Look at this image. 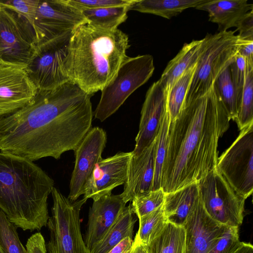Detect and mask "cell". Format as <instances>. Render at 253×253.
<instances>
[{"label":"cell","mask_w":253,"mask_h":253,"mask_svg":"<svg viewBox=\"0 0 253 253\" xmlns=\"http://www.w3.org/2000/svg\"><path fill=\"white\" fill-rule=\"evenodd\" d=\"M72 32L38 45L25 70L38 90H48L70 81L63 62Z\"/></svg>","instance_id":"obj_11"},{"label":"cell","mask_w":253,"mask_h":253,"mask_svg":"<svg viewBox=\"0 0 253 253\" xmlns=\"http://www.w3.org/2000/svg\"><path fill=\"white\" fill-rule=\"evenodd\" d=\"M229 67L232 81L236 91L240 107L246 76V60L238 53L230 64Z\"/></svg>","instance_id":"obj_35"},{"label":"cell","mask_w":253,"mask_h":253,"mask_svg":"<svg viewBox=\"0 0 253 253\" xmlns=\"http://www.w3.org/2000/svg\"><path fill=\"white\" fill-rule=\"evenodd\" d=\"M0 246L3 253H27L19 239L16 227L0 209Z\"/></svg>","instance_id":"obj_32"},{"label":"cell","mask_w":253,"mask_h":253,"mask_svg":"<svg viewBox=\"0 0 253 253\" xmlns=\"http://www.w3.org/2000/svg\"><path fill=\"white\" fill-rule=\"evenodd\" d=\"M38 90L25 69L0 64V119L30 104Z\"/></svg>","instance_id":"obj_14"},{"label":"cell","mask_w":253,"mask_h":253,"mask_svg":"<svg viewBox=\"0 0 253 253\" xmlns=\"http://www.w3.org/2000/svg\"><path fill=\"white\" fill-rule=\"evenodd\" d=\"M106 141V133L103 129L98 126L91 127L74 151L75 163L67 198L71 202L77 200L84 194L86 182L95 165L102 159Z\"/></svg>","instance_id":"obj_13"},{"label":"cell","mask_w":253,"mask_h":253,"mask_svg":"<svg viewBox=\"0 0 253 253\" xmlns=\"http://www.w3.org/2000/svg\"><path fill=\"white\" fill-rule=\"evenodd\" d=\"M170 123L169 114L166 110L157 136L155 172L152 190L161 188L162 172L167 153Z\"/></svg>","instance_id":"obj_31"},{"label":"cell","mask_w":253,"mask_h":253,"mask_svg":"<svg viewBox=\"0 0 253 253\" xmlns=\"http://www.w3.org/2000/svg\"><path fill=\"white\" fill-rule=\"evenodd\" d=\"M37 46L32 25L0 5V64L25 69Z\"/></svg>","instance_id":"obj_9"},{"label":"cell","mask_w":253,"mask_h":253,"mask_svg":"<svg viewBox=\"0 0 253 253\" xmlns=\"http://www.w3.org/2000/svg\"><path fill=\"white\" fill-rule=\"evenodd\" d=\"M199 197L198 182L166 193L163 209L168 221L183 226Z\"/></svg>","instance_id":"obj_22"},{"label":"cell","mask_w":253,"mask_h":253,"mask_svg":"<svg viewBox=\"0 0 253 253\" xmlns=\"http://www.w3.org/2000/svg\"><path fill=\"white\" fill-rule=\"evenodd\" d=\"M198 184L201 202L212 219L225 226L242 225L246 199L235 192L216 168Z\"/></svg>","instance_id":"obj_8"},{"label":"cell","mask_w":253,"mask_h":253,"mask_svg":"<svg viewBox=\"0 0 253 253\" xmlns=\"http://www.w3.org/2000/svg\"><path fill=\"white\" fill-rule=\"evenodd\" d=\"M72 5L81 10L127 6L134 4L137 0H66Z\"/></svg>","instance_id":"obj_37"},{"label":"cell","mask_w":253,"mask_h":253,"mask_svg":"<svg viewBox=\"0 0 253 253\" xmlns=\"http://www.w3.org/2000/svg\"><path fill=\"white\" fill-rule=\"evenodd\" d=\"M131 155V152H120L100 160L85 184L83 197L96 200L111 194L115 188L124 184Z\"/></svg>","instance_id":"obj_15"},{"label":"cell","mask_w":253,"mask_h":253,"mask_svg":"<svg viewBox=\"0 0 253 253\" xmlns=\"http://www.w3.org/2000/svg\"><path fill=\"white\" fill-rule=\"evenodd\" d=\"M236 31L242 39H253V10L246 14L238 22Z\"/></svg>","instance_id":"obj_38"},{"label":"cell","mask_w":253,"mask_h":253,"mask_svg":"<svg viewBox=\"0 0 253 253\" xmlns=\"http://www.w3.org/2000/svg\"><path fill=\"white\" fill-rule=\"evenodd\" d=\"M241 243L239 227L225 225L223 231L217 239L211 253H235Z\"/></svg>","instance_id":"obj_34"},{"label":"cell","mask_w":253,"mask_h":253,"mask_svg":"<svg viewBox=\"0 0 253 253\" xmlns=\"http://www.w3.org/2000/svg\"><path fill=\"white\" fill-rule=\"evenodd\" d=\"M211 34L184 44L176 55L168 64L159 80L166 97L171 87L182 74L198 62L210 40Z\"/></svg>","instance_id":"obj_20"},{"label":"cell","mask_w":253,"mask_h":253,"mask_svg":"<svg viewBox=\"0 0 253 253\" xmlns=\"http://www.w3.org/2000/svg\"><path fill=\"white\" fill-rule=\"evenodd\" d=\"M86 23L82 11L66 0H39L33 25L37 46Z\"/></svg>","instance_id":"obj_12"},{"label":"cell","mask_w":253,"mask_h":253,"mask_svg":"<svg viewBox=\"0 0 253 253\" xmlns=\"http://www.w3.org/2000/svg\"><path fill=\"white\" fill-rule=\"evenodd\" d=\"M0 253H3V252L0 246Z\"/></svg>","instance_id":"obj_44"},{"label":"cell","mask_w":253,"mask_h":253,"mask_svg":"<svg viewBox=\"0 0 253 253\" xmlns=\"http://www.w3.org/2000/svg\"><path fill=\"white\" fill-rule=\"evenodd\" d=\"M183 226L186 234L185 253H211L225 226L207 214L199 197Z\"/></svg>","instance_id":"obj_16"},{"label":"cell","mask_w":253,"mask_h":253,"mask_svg":"<svg viewBox=\"0 0 253 253\" xmlns=\"http://www.w3.org/2000/svg\"><path fill=\"white\" fill-rule=\"evenodd\" d=\"M240 39L238 53L246 59L247 65H253V39Z\"/></svg>","instance_id":"obj_40"},{"label":"cell","mask_w":253,"mask_h":253,"mask_svg":"<svg viewBox=\"0 0 253 253\" xmlns=\"http://www.w3.org/2000/svg\"><path fill=\"white\" fill-rule=\"evenodd\" d=\"M120 195L112 193L93 200L90 208L84 242L90 251L105 236L125 208Z\"/></svg>","instance_id":"obj_18"},{"label":"cell","mask_w":253,"mask_h":253,"mask_svg":"<svg viewBox=\"0 0 253 253\" xmlns=\"http://www.w3.org/2000/svg\"><path fill=\"white\" fill-rule=\"evenodd\" d=\"M133 243V241L132 238H126L108 253H130L132 248Z\"/></svg>","instance_id":"obj_41"},{"label":"cell","mask_w":253,"mask_h":253,"mask_svg":"<svg viewBox=\"0 0 253 253\" xmlns=\"http://www.w3.org/2000/svg\"><path fill=\"white\" fill-rule=\"evenodd\" d=\"M39 3V0H0V5L12 10L22 15L32 26Z\"/></svg>","instance_id":"obj_36"},{"label":"cell","mask_w":253,"mask_h":253,"mask_svg":"<svg viewBox=\"0 0 253 253\" xmlns=\"http://www.w3.org/2000/svg\"><path fill=\"white\" fill-rule=\"evenodd\" d=\"M130 253H147V252L143 245L134 240Z\"/></svg>","instance_id":"obj_43"},{"label":"cell","mask_w":253,"mask_h":253,"mask_svg":"<svg viewBox=\"0 0 253 253\" xmlns=\"http://www.w3.org/2000/svg\"><path fill=\"white\" fill-rule=\"evenodd\" d=\"M26 249L27 253H46L45 241L40 232L30 236L27 241Z\"/></svg>","instance_id":"obj_39"},{"label":"cell","mask_w":253,"mask_h":253,"mask_svg":"<svg viewBox=\"0 0 253 253\" xmlns=\"http://www.w3.org/2000/svg\"><path fill=\"white\" fill-rule=\"evenodd\" d=\"M139 229L134 240L143 245L155 238L168 221L165 215L163 204L139 218Z\"/></svg>","instance_id":"obj_29"},{"label":"cell","mask_w":253,"mask_h":253,"mask_svg":"<svg viewBox=\"0 0 253 253\" xmlns=\"http://www.w3.org/2000/svg\"><path fill=\"white\" fill-rule=\"evenodd\" d=\"M165 195L161 188L136 196L130 204L132 212L139 218L162 205Z\"/></svg>","instance_id":"obj_33"},{"label":"cell","mask_w":253,"mask_h":253,"mask_svg":"<svg viewBox=\"0 0 253 253\" xmlns=\"http://www.w3.org/2000/svg\"><path fill=\"white\" fill-rule=\"evenodd\" d=\"M235 121L240 130L253 124V65H247L240 105Z\"/></svg>","instance_id":"obj_30"},{"label":"cell","mask_w":253,"mask_h":253,"mask_svg":"<svg viewBox=\"0 0 253 253\" xmlns=\"http://www.w3.org/2000/svg\"><path fill=\"white\" fill-rule=\"evenodd\" d=\"M157 137L140 153L131 152L124 190L120 194L126 203L137 195L152 190L155 165Z\"/></svg>","instance_id":"obj_19"},{"label":"cell","mask_w":253,"mask_h":253,"mask_svg":"<svg viewBox=\"0 0 253 253\" xmlns=\"http://www.w3.org/2000/svg\"><path fill=\"white\" fill-rule=\"evenodd\" d=\"M230 120L213 85L183 106L170 123L161 177L166 193L198 182L216 168L218 140Z\"/></svg>","instance_id":"obj_2"},{"label":"cell","mask_w":253,"mask_h":253,"mask_svg":"<svg viewBox=\"0 0 253 253\" xmlns=\"http://www.w3.org/2000/svg\"><path fill=\"white\" fill-rule=\"evenodd\" d=\"M216 169L245 199L253 191V124L241 130L231 145L218 157Z\"/></svg>","instance_id":"obj_10"},{"label":"cell","mask_w":253,"mask_h":253,"mask_svg":"<svg viewBox=\"0 0 253 253\" xmlns=\"http://www.w3.org/2000/svg\"><path fill=\"white\" fill-rule=\"evenodd\" d=\"M154 70L151 55L127 56L113 79L101 90L93 112L94 118L103 122L115 113L132 93L148 81Z\"/></svg>","instance_id":"obj_6"},{"label":"cell","mask_w":253,"mask_h":253,"mask_svg":"<svg viewBox=\"0 0 253 253\" xmlns=\"http://www.w3.org/2000/svg\"><path fill=\"white\" fill-rule=\"evenodd\" d=\"M213 86L230 120L235 121L239 105L236 91L232 81L229 66L224 70L217 77Z\"/></svg>","instance_id":"obj_28"},{"label":"cell","mask_w":253,"mask_h":253,"mask_svg":"<svg viewBox=\"0 0 253 253\" xmlns=\"http://www.w3.org/2000/svg\"><path fill=\"white\" fill-rule=\"evenodd\" d=\"M54 181L33 162L0 151V209L24 231L40 230L49 217Z\"/></svg>","instance_id":"obj_4"},{"label":"cell","mask_w":253,"mask_h":253,"mask_svg":"<svg viewBox=\"0 0 253 253\" xmlns=\"http://www.w3.org/2000/svg\"><path fill=\"white\" fill-rule=\"evenodd\" d=\"M186 237L183 226L167 221L159 234L144 246L147 253H185Z\"/></svg>","instance_id":"obj_24"},{"label":"cell","mask_w":253,"mask_h":253,"mask_svg":"<svg viewBox=\"0 0 253 253\" xmlns=\"http://www.w3.org/2000/svg\"><path fill=\"white\" fill-rule=\"evenodd\" d=\"M167 110L166 97L159 81L147 90L143 103L139 130L135 138L134 155L140 153L156 139Z\"/></svg>","instance_id":"obj_17"},{"label":"cell","mask_w":253,"mask_h":253,"mask_svg":"<svg viewBox=\"0 0 253 253\" xmlns=\"http://www.w3.org/2000/svg\"><path fill=\"white\" fill-rule=\"evenodd\" d=\"M196 9L209 13V21L218 25L219 32L236 27L239 20L253 10L247 0H208Z\"/></svg>","instance_id":"obj_21"},{"label":"cell","mask_w":253,"mask_h":253,"mask_svg":"<svg viewBox=\"0 0 253 253\" xmlns=\"http://www.w3.org/2000/svg\"><path fill=\"white\" fill-rule=\"evenodd\" d=\"M197 64L184 72L175 82L166 97L167 110L172 122L180 114L196 68Z\"/></svg>","instance_id":"obj_27"},{"label":"cell","mask_w":253,"mask_h":253,"mask_svg":"<svg viewBox=\"0 0 253 253\" xmlns=\"http://www.w3.org/2000/svg\"><path fill=\"white\" fill-rule=\"evenodd\" d=\"M52 215L47 226L50 238L45 244L49 253H90L85 245L80 228V214L87 199L71 202L53 187Z\"/></svg>","instance_id":"obj_7"},{"label":"cell","mask_w":253,"mask_h":253,"mask_svg":"<svg viewBox=\"0 0 253 253\" xmlns=\"http://www.w3.org/2000/svg\"><path fill=\"white\" fill-rule=\"evenodd\" d=\"M208 0H137L129 10L152 14L170 19L189 8H196Z\"/></svg>","instance_id":"obj_25"},{"label":"cell","mask_w":253,"mask_h":253,"mask_svg":"<svg viewBox=\"0 0 253 253\" xmlns=\"http://www.w3.org/2000/svg\"><path fill=\"white\" fill-rule=\"evenodd\" d=\"M235 253H253V246L250 243L241 242Z\"/></svg>","instance_id":"obj_42"},{"label":"cell","mask_w":253,"mask_h":253,"mask_svg":"<svg viewBox=\"0 0 253 253\" xmlns=\"http://www.w3.org/2000/svg\"><path fill=\"white\" fill-rule=\"evenodd\" d=\"M128 36L88 23L72 31L63 65L70 80L91 96L113 79L126 58Z\"/></svg>","instance_id":"obj_3"},{"label":"cell","mask_w":253,"mask_h":253,"mask_svg":"<svg viewBox=\"0 0 253 253\" xmlns=\"http://www.w3.org/2000/svg\"><path fill=\"white\" fill-rule=\"evenodd\" d=\"M131 206L126 207L104 237L90 250V253H108L126 238H132L136 221Z\"/></svg>","instance_id":"obj_23"},{"label":"cell","mask_w":253,"mask_h":253,"mask_svg":"<svg viewBox=\"0 0 253 253\" xmlns=\"http://www.w3.org/2000/svg\"><path fill=\"white\" fill-rule=\"evenodd\" d=\"M130 6L83 9L81 11L88 23L91 25L104 30H113L118 28L119 25L126 20Z\"/></svg>","instance_id":"obj_26"},{"label":"cell","mask_w":253,"mask_h":253,"mask_svg":"<svg viewBox=\"0 0 253 253\" xmlns=\"http://www.w3.org/2000/svg\"><path fill=\"white\" fill-rule=\"evenodd\" d=\"M236 31L211 34L197 63L184 105L208 93L217 77L229 66L240 48L241 41Z\"/></svg>","instance_id":"obj_5"},{"label":"cell","mask_w":253,"mask_h":253,"mask_svg":"<svg viewBox=\"0 0 253 253\" xmlns=\"http://www.w3.org/2000/svg\"><path fill=\"white\" fill-rule=\"evenodd\" d=\"M90 98L71 81L38 90L30 104L0 119V151L34 162L74 151L91 128Z\"/></svg>","instance_id":"obj_1"}]
</instances>
